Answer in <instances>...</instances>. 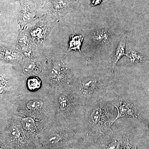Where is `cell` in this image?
Instances as JSON below:
<instances>
[{"mask_svg":"<svg viewBox=\"0 0 149 149\" xmlns=\"http://www.w3.org/2000/svg\"><path fill=\"white\" fill-rule=\"evenodd\" d=\"M126 56L129 61L134 64L149 61V58L143 55L134 49L129 50L126 54Z\"/></svg>","mask_w":149,"mask_h":149,"instance_id":"obj_14","label":"cell"},{"mask_svg":"<svg viewBox=\"0 0 149 149\" xmlns=\"http://www.w3.org/2000/svg\"><path fill=\"white\" fill-rule=\"evenodd\" d=\"M71 88L85 105L106 97L108 84L96 75L85 76L73 81Z\"/></svg>","mask_w":149,"mask_h":149,"instance_id":"obj_6","label":"cell"},{"mask_svg":"<svg viewBox=\"0 0 149 149\" xmlns=\"http://www.w3.org/2000/svg\"><path fill=\"white\" fill-rule=\"evenodd\" d=\"M84 139L79 131L54 120L47 126L39 138L40 149H51L74 141Z\"/></svg>","mask_w":149,"mask_h":149,"instance_id":"obj_5","label":"cell"},{"mask_svg":"<svg viewBox=\"0 0 149 149\" xmlns=\"http://www.w3.org/2000/svg\"><path fill=\"white\" fill-rule=\"evenodd\" d=\"M114 108L109 99H101L85 105L80 131L85 141L92 146L111 130L115 118Z\"/></svg>","mask_w":149,"mask_h":149,"instance_id":"obj_1","label":"cell"},{"mask_svg":"<svg viewBox=\"0 0 149 149\" xmlns=\"http://www.w3.org/2000/svg\"><path fill=\"white\" fill-rule=\"evenodd\" d=\"M111 36L110 32L104 29H95L92 31L91 34L92 40L102 45L107 44L111 39Z\"/></svg>","mask_w":149,"mask_h":149,"instance_id":"obj_9","label":"cell"},{"mask_svg":"<svg viewBox=\"0 0 149 149\" xmlns=\"http://www.w3.org/2000/svg\"><path fill=\"white\" fill-rule=\"evenodd\" d=\"M84 37L81 35L74 34L70 36L69 42V51H78L81 53V46Z\"/></svg>","mask_w":149,"mask_h":149,"instance_id":"obj_15","label":"cell"},{"mask_svg":"<svg viewBox=\"0 0 149 149\" xmlns=\"http://www.w3.org/2000/svg\"><path fill=\"white\" fill-rule=\"evenodd\" d=\"M1 108L50 122L55 118L53 93L46 85L37 92L27 91L11 103Z\"/></svg>","mask_w":149,"mask_h":149,"instance_id":"obj_2","label":"cell"},{"mask_svg":"<svg viewBox=\"0 0 149 149\" xmlns=\"http://www.w3.org/2000/svg\"><path fill=\"white\" fill-rule=\"evenodd\" d=\"M123 149H137V146H134V145H131L130 143V142L128 141L127 143L125 144L124 146Z\"/></svg>","mask_w":149,"mask_h":149,"instance_id":"obj_18","label":"cell"},{"mask_svg":"<svg viewBox=\"0 0 149 149\" xmlns=\"http://www.w3.org/2000/svg\"><path fill=\"white\" fill-rule=\"evenodd\" d=\"M1 112L0 143L10 149H40L39 143L9 115Z\"/></svg>","mask_w":149,"mask_h":149,"instance_id":"obj_4","label":"cell"},{"mask_svg":"<svg viewBox=\"0 0 149 149\" xmlns=\"http://www.w3.org/2000/svg\"><path fill=\"white\" fill-rule=\"evenodd\" d=\"M129 134L127 130H110L101 137L100 146L103 149H123L129 141Z\"/></svg>","mask_w":149,"mask_h":149,"instance_id":"obj_8","label":"cell"},{"mask_svg":"<svg viewBox=\"0 0 149 149\" xmlns=\"http://www.w3.org/2000/svg\"><path fill=\"white\" fill-rule=\"evenodd\" d=\"M1 58L8 61H17L19 58L16 52L6 49H1Z\"/></svg>","mask_w":149,"mask_h":149,"instance_id":"obj_16","label":"cell"},{"mask_svg":"<svg viewBox=\"0 0 149 149\" xmlns=\"http://www.w3.org/2000/svg\"><path fill=\"white\" fill-rule=\"evenodd\" d=\"M110 101L117 111L114 122L121 118L139 119L140 115L133 101L125 97H118L109 99Z\"/></svg>","mask_w":149,"mask_h":149,"instance_id":"obj_7","label":"cell"},{"mask_svg":"<svg viewBox=\"0 0 149 149\" xmlns=\"http://www.w3.org/2000/svg\"><path fill=\"white\" fill-rule=\"evenodd\" d=\"M53 8L54 9H55L56 11H58L61 10V9L65 8V3H64L62 1L60 0L59 1H56V2H54L53 4Z\"/></svg>","mask_w":149,"mask_h":149,"instance_id":"obj_17","label":"cell"},{"mask_svg":"<svg viewBox=\"0 0 149 149\" xmlns=\"http://www.w3.org/2000/svg\"><path fill=\"white\" fill-rule=\"evenodd\" d=\"M126 34L123 35L120 42L113 57L112 63V71H114L118 62L123 56H126L125 54V44H126Z\"/></svg>","mask_w":149,"mask_h":149,"instance_id":"obj_10","label":"cell"},{"mask_svg":"<svg viewBox=\"0 0 149 149\" xmlns=\"http://www.w3.org/2000/svg\"><path fill=\"white\" fill-rule=\"evenodd\" d=\"M101 2V0H92L91 4L92 6L97 5L99 4Z\"/></svg>","mask_w":149,"mask_h":149,"instance_id":"obj_19","label":"cell"},{"mask_svg":"<svg viewBox=\"0 0 149 149\" xmlns=\"http://www.w3.org/2000/svg\"><path fill=\"white\" fill-rule=\"evenodd\" d=\"M92 146L85 139L74 141L69 144L51 149H90Z\"/></svg>","mask_w":149,"mask_h":149,"instance_id":"obj_13","label":"cell"},{"mask_svg":"<svg viewBox=\"0 0 149 149\" xmlns=\"http://www.w3.org/2000/svg\"><path fill=\"white\" fill-rule=\"evenodd\" d=\"M26 88L29 92H35L39 91L45 85H43L42 81L37 76H31L28 77L26 80Z\"/></svg>","mask_w":149,"mask_h":149,"instance_id":"obj_12","label":"cell"},{"mask_svg":"<svg viewBox=\"0 0 149 149\" xmlns=\"http://www.w3.org/2000/svg\"><path fill=\"white\" fill-rule=\"evenodd\" d=\"M22 72L24 75L27 76H37L42 71V68L40 65L34 62L24 63L21 66Z\"/></svg>","mask_w":149,"mask_h":149,"instance_id":"obj_11","label":"cell"},{"mask_svg":"<svg viewBox=\"0 0 149 149\" xmlns=\"http://www.w3.org/2000/svg\"><path fill=\"white\" fill-rule=\"evenodd\" d=\"M55 104V121L80 133L85 105L74 93L71 85L52 90Z\"/></svg>","mask_w":149,"mask_h":149,"instance_id":"obj_3","label":"cell"}]
</instances>
